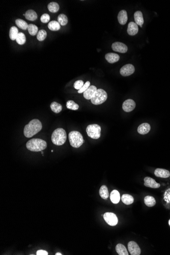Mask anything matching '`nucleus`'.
Segmentation results:
<instances>
[{
    "mask_svg": "<svg viewBox=\"0 0 170 255\" xmlns=\"http://www.w3.org/2000/svg\"><path fill=\"white\" fill-rule=\"evenodd\" d=\"M128 249L131 255H140L141 251L140 247L134 241L129 242L128 243Z\"/></svg>",
    "mask_w": 170,
    "mask_h": 255,
    "instance_id": "9",
    "label": "nucleus"
},
{
    "mask_svg": "<svg viewBox=\"0 0 170 255\" xmlns=\"http://www.w3.org/2000/svg\"><path fill=\"white\" fill-rule=\"evenodd\" d=\"M101 127L96 124L89 125L86 128L87 134L90 138L93 139L99 138L101 135Z\"/></svg>",
    "mask_w": 170,
    "mask_h": 255,
    "instance_id": "6",
    "label": "nucleus"
},
{
    "mask_svg": "<svg viewBox=\"0 0 170 255\" xmlns=\"http://www.w3.org/2000/svg\"><path fill=\"white\" fill-rule=\"evenodd\" d=\"M48 28L50 30L57 31L61 29V26L58 21L53 20L49 23Z\"/></svg>",
    "mask_w": 170,
    "mask_h": 255,
    "instance_id": "24",
    "label": "nucleus"
},
{
    "mask_svg": "<svg viewBox=\"0 0 170 255\" xmlns=\"http://www.w3.org/2000/svg\"><path fill=\"white\" fill-rule=\"evenodd\" d=\"M41 154H43V152L42 151H41Z\"/></svg>",
    "mask_w": 170,
    "mask_h": 255,
    "instance_id": "42",
    "label": "nucleus"
},
{
    "mask_svg": "<svg viewBox=\"0 0 170 255\" xmlns=\"http://www.w3.org/2000/svg\"><path fill=\"white\" fill-rule=\"evenodd\" d=\"M26 147L29 150L33 152H40L46 149L47 143L44 140L39 139H33L28 141Z\"/></svg>",
    "mask_w": 170,
    "mask_h": 255,
    "instance_id": "2",
    "label": "nucleus"
},
{
    "mask_svg": "<svg viewBox=\"0 0 170 255\" xmlns=\"http://www.w3.org/2000/svg\"><path fill=\"white\" fill-rule=\"evenodd\" d=\"M18 29L15 27H12L10 29L9 31V37L12 40H15L17 39V36L18 35Z\"/></svg>",
    "mask_w": 170,
    "mask_h": 255,
    "instance_id": "29",
    "label": "nucleus"
},
{
    "mask_svg": "<svg viewBox=\"0 0 170 255\" xmlns=\"http://www.w3.org/2000/svg\"><path fill=\"white\" fill-rule=\"evenodd\" d=\"M134 18L136 24L140 27H142L144 24V18H143V14L141 11H137L134 14Z\"/></svg>",
    "mask_w": 170,
    "mask_h": 255,
    "instance_id": "18",
    "label": "nucleus"
},
{
    "mask_svg": "<svg viewBox=\"0 0 170 255\" xmlns=\"http://www.w3.org/2000/svg\"><path fill=\"white\" fill-rule=\"evenodd\" d=\"M68 138L69 143L73 148H79L84 142V139L82 134L77 131H72L70 132L69 134Z\"/></svg>",
    "mask_w": 170,
    "mask_h": 255,
    "instance_id": "4",
    "label": "nucleus"
},
{
    "mask_svg": "<svg viewBox=\"0 0 170 255\" xmlns=\"http://www.w3.org/2000/svg\"><path fill=\"white\" fill-rule=\"evenodd\" d=\"M90 86V83L89 81H87L84 84V86H83L82 88H81V89H79L78 91L79 93H82L86 91L88 89V88H89Z\"/></svg>",
    "mask_w": 170,
    "mask_h": 255,
    "instance_id": "38",
    "label": "nucleus"
},
{
    "mask_svg": "<svg viewBox=\"0 0 170 255\" xmlns=\"http://www.w3.org/2000/svg\"><path fill=\"white\" fill-rule=\"evenodd\" d=\"M105 58L108 62L109 63H114L119 60L120 56L117 54L110 53L106 54Z\"/></svg>",
    "mask_w": 170,
    "mask_h": 255,
    "instance_id": "17",
    "label": "nucleus"
},
{
    "mask_svg": "<svg viewBox=\"0 0 170 255\" xmlns=\"http://www.w3.org/2000/svg\"><path fill=\"white\" fill-rule=\"evenodd\" d=\"M51 139L54 144L57 146H61L65 143L67 139V134L64 129L59 128L54 131Z\"/></svg>",
    "mask_w": 170,
    "mask_h": 255,
    "instance_id": "3",
    "label": "nucleus"
},
{
    "mask_svg": "<svg viewBox=\"0 0 170 255\" xmlns=\"http://www.w3.org/2000/svg\"><path fill=\"white\" fill-rule=\"evenodd\" d=\"M144 185L152 188H158L161 187L160 183H157L152 178L146 177L144 178Z\"/></svg>",
    "mask_w": 170,
    "mask_h": 255,
    "instance_id": "12",
    "label": "nucleus"
},
{
    "mask_svg": "<svg viewBox=\"0 0 170 255\" xmlns=\"http://www.w3.org/2000/svg\"><path fill=\"white\" fill-rule=\"evenodd\" d=\"M121 200L123 203L126 205H130L134 202V197L130 194H124L121 197Z\"/></svg>",
    "mask_w": 170,
    "mask_h": 255,
    "instance_id": "22",
    "label": "nucleus"
},
{
    "mask_svg": "<svg viewBox=\"0 0 170 255\" xmlns=\"http://www.w3.org/2000/svg\"><path fill=\"white\" fill-rule=\"evenodd\" d=\"M47 8L50 12L56 13L59 10L60 7L59 4L56 2H51L48 5Z\"/></svg>",
    "mask_w": 170,
    "mask_h": 255,
    "instance_id": "28",
    "label": "nucleus"
},
{
    "mask_svg": "<svg viewBox=\"0 0 170 255\" xmlns=\"http://www.w3.org/2000/svg\"><path fill=\"white\" fill-rule=\"evenodd\" d=\"M50 109H52V111L55 113H59L62 109V105H60V103L57 102H53L51 104H50Z\"/></svg>",
    "mask_w": 170,
    "mask_h": 255,
    "instance_id": "25",
    "label": "nucleus"
},
{
    "mask_svg": "<svg viewBox=\"0 0 170 255\" xmlns=\"http://www.w3.org/2000/svg\"><path fill=\"white\" fill-rule=\"evenodd\" d=\"M99 195L103 199H106L109 196V191L105 185H102L99 190Z\"/></svg>",
    "mask_w": 170,
    "mask_h": 255,
    "instance_id": "27",
    "label": "nucleus"
},
{
    "mask_svg": "<svg viewBox=\"0 0 170 255\" xmlns=\"http://www.w3.org/2000/svg\"><path fill=\"white\" fill-rule=\"evenodd\" d=\"M110 199L113 203H118L120 200V193L117 190H113L110 194Z\"/></svg>",
    "mask_w": 170,
    "mask_h": 255,
    "instance_id": "20",
    "label": "nucleus"
},
{
    "mask_svg": "<svg viewBox=\"0 0 170 255\" xmlns=\"http://www.w3.org/2000/svg\"><path fill=\"white\" fill-rule=\"evenodd\" d=\"M154 174L155 176L158 177L167 178L170 176V172L168 170L166 169L157 168L154 171Z\"/></svg>",
    "mask_w": 170,
    "mask_h": 255,
    "instance_id": "14",
    "label": "nucleus"
},
{
    "mask_svg": "<svg viewBox=\"0 0 170 255\" xmlns=\"http://www.w3.org/2000/svg\"><path fill=\"white\" fill-rule=\"evenodd\" d=\"M50 20V17L48 14L44 13L42 15L40 18V20L43 23H47Z\"/></svg>",
    "mask_w": 170,
    "mask_h": 255,
    "instance_id": "37",
    "label": "nucleus"
},
{
    "mask_svg": "<svg viewBox=\"0 0 170 255\" xmlns=\"http://www.w3.org/2000/svg\"><path fill=\"white\" fill-rule=\"evenodd\" d=\"M58 21L61 26H65L68 23L67 16L64 14H60L58 17Z\"/></svg>",
    "mask_w": 170,
    "mask_h": 255,
    "instance_id": "32",
    "label": "nucleus"
},
{
    "mask_svg": "<svg viewBox=\"0 0 170 255\" xmlns=\"http://www.w3.org/2000/svg\"><path fill=\"white\" fill-rule=\"evenodd\" d=\"M151 126L147 123H143L140 125L138 128V132L141 135H146L150 131Z\"/></svg>",
    "mask_w": 170,
    "mask_h": 255,
    "instance_id": "16",
    "label": "nucleus"
},
{
    "mask_svg": "<svg viewBox=\"0 0 170 255\" xmlns=\"http://www.w3.org/2000/svg\"><path fill=\"white\" fill-rule=\"evenodd\" d=\"M103 219L106 223L111 226H115L118 223V219L117 216L113 213H105L103 215Z\"/></svg>",
    "mask_w": 170,
    "mask_h": 255,
    "instance_id": "7",
    "label": "nucleus"
},
{
    "mask_svg": "<svg viewBox=\"0 0 170 255\" xmlns=\"http://www.w3.org/2000/svg\"><path fill=\"white\" fill-rule=\"evenodd\" d=\"M144 202L145 205L148 207H153L156 204V201L153 197L147 196L144 198Z\"/></svg>",
    "mask_w": 170,
    "mask_h": 255,
    "instance_id": "26",
    "label": "nucleus"
},
{
    "mask_svg": "<svg viewBox=\"0 0 170 255\" xmlns=\"http://www.w3.org/2000/svg\"><path fill=\"white\" fill-rule=\"evenodd\" d=\"M128 13L126 11L124 10L120 11L118 15V20L119 23H120V24L122 25H124V24H126V22L128 21Z\"/></svg>",
    "mask_w": 170,
    "mask_h": 255,
    "instance_id": "19",
    "label": "nucleus"
},
{
    "mask_svg": "<svg viewBox=\"0 0 170 255\" xmlns=\"http://www.w3.org/2000/svg\"><path fill=\"white\" fill-rule=\"evenodd\" d=\"M15 24L18 27L21 29H23L24 30H26L27 29H28V26H29L27 22L21 19H17L15 20Z\"/></svg>",
    "mask_w": 170,
    "mask_h": 255,
    "instance_id": "30",
    "label": "nucleus"
},
{
    "mask_svg": "<svg viewBox=\"0 0 170 255\" xmlns=\"http://www.w3.org/2000/svg\"><path fill=\"white\" fill-rule=\"evenodd\" d=\"M42 125L38 119H33L24 126V134L26 138H30L41 131Z\"/></svg>",
    "mask_w": 170,
    "mask_h": 255,
    "instance_id": "1",
    "label": "nucleus"
},
{
    "mask_svg": "<svg viewBox=\"0 0 170 255\" xmlns=\"http://www.w3.org/2000/svg\"><path fill=\"white\" fill-rule=\"evenodd\" d=\"M16 41H17V42L20 45L24 44L26 41V36L24 34L21 32H20L17 36Z\"/></svg>",
    "mask_w": 170,
    "mask_h": 255,
    "instance_id": "33",
    "label": "nucleus"
},
{
    "mask_svg": "<svg viewBox=\"0 0 170 255\" xmlns=\"http://www.w3.org/2000/svg\"><path fill=\"white\" fill-rule=\"evenodd\" d=\"M84 85V83L82 80H78L75 83L74 87L76 89L79 90V89H81V88H82Z\"/></svg>",
    "mask_w": 170,
    "mask_h": 255,
    "instance_id": "36",
    "label": "nucleus"
},
{
    "mask_svg": "<svg viewBox=\"0 0 170 255\" xmlns=\"http://www.w3.org/2000/svg\"><path fill=\"white\" fill-rule=\"evenodd\" d=\"M26 19L31 21H34L37 20V14L33 10H29L27 11L26 13L24 14Z\"/></svg>",
    "mask_w": 170,
    "mask_h": 255,
    "instance_id": "21",
    "label": "nucleus"
},
{
    "mask_svg": "<svg viewBox=\"0 0 170 255\" xmlns=\"http://www.w3.org/2000/svg\"><path fill=\"white\" fill-rule=\"evenodd\" d=\"M66 107L68 109H72L73 111H76L79 109V105L77 103H75L73 100H68L66 103Z\"/></svg>",
    "mask_w": 170,
    "mask_h": 255,
    "instance_id": "31",
    "label": "nucleus"
},
{
    "mask_svg": "<svg viewBox=\"0 0 170 255\" xmlns=\"http://www.w3.org/2000/svg\"><path fill=\"white\" fill-rule=\"evenodd\" d=\"M108 95L104 90L102 89H97L95 93L91 99V102L95 105H101L106 101Z\"/></svg>",
    "mask_w": 170,
    "mask_h": 255,
    "instance_id": "5",
    "label": "nucleus"
},
{
    "mask_svg": "<svg viewBox=\"0 0 170 255\" xmlns=\"http://www.w3.org/2000/svg\"><path fill=\"white\" fill-rule=\"evenodd\" d=\"M47 36V33L46 31L44 30H41L38 31L37 35V38L40 41H43L46 37Z\"/></svg>",
    "mask_w": 170,
    "mask_h": 255,
    "instance_id": "35",
    "label": "nucleus"
},
{
    "mask_svg": "<svg viewBox=\"0 0 170 255\" xmlns=\"http://www.w3.org/2000/svg\"><path fill=\"white\" fill-rule=\"evenodd\" d=\"M37 255H48V253L46 251H44V250H38L36 253Z\"/></svg>",
    "mask_w": 170,
    "mask_h": 255,
    "instance_id": "39",
    "label": "nucleus"
},
{
    "mask_svg": "<svg viewBox=\"0 0 170 255\" xmlns=\"http://www.w3.org/2000/svg\"><path fill=\"white\" fill-rule=\"evenodd\" d=\"M97 88L95 86H91L89 87V88H88V89L86 91L84 92V97L85 98L88 100L92 98L93 96L95 93L97 91Z\"/></svg>",
    "mask_w": 170,
    "mask_h": 255,
    "instance_id": "13",
    "label": "nucleus"
},
{
    "mask_svg": "<svg viewBox=\"0 0 170 255\" xmlns=\"http://www.w3.org/2000/svg\"><path fill=\"white\" fill-rule=\"evenodd\" d=\"M169 225H170V220H169Z\"/></svg>",
    "mask_w": 170,
    "mask_h": 255,
    "instance_id": "43",
    "label": "nucleus"
},
{
    "mask_svg": "<svg viewBox=\"0 0 170 255\" xmlns=\"http://www.w3.org/2000/svg\"><path fill=\"white\" fill-rule=\"evenodd\" d=\"M139 29L138 24L135 23L131 22L128 26V33L129 35L134 36L136 35L138 32Z\"/></svg>",
    "mask_w": 170,
    "mask_h": 255,
    "instance_id": "15",
    "label": "nucleus"
},
{
    "mask_svg": "<svg viewBox=\"0 0 170 255\" xmlns=\"http://www.w3.org/2000/svg\"><path fill=\"white\" fill-rule=\"evenodd\" d=\"M56 255H62V254L60 253H57L56 254H55Z\"/></svg>",
    "mask_w": 170,
    "mask_h": 255,
    "instance_id": "40",
    "label": "nucleus"
},
{
    "mask_svg": "<svg viewBox=\"0 0 170 255\" xmlns=\"http://www.w3.org/2000/svg\"><path fill=\"white\" fill-rule=\"evenodd\" d=\"M113 50L121 53H125L128 51V46L123 43L116 42L112 46Z\"/></svg>",
    "mask_w": 170,
    "mask_h": 255,
    "instance_id": "10",
    "label": "nucleus"
},
{
    "mask_svg": "<svg viewBox=\"0 0 170 255\" xmlns=\"http://www.w3.org/2000/svg\"><path fill=\"white\" fill-rule=\"evenodd\" d=\"M135 107V103L134 100L129 99L125 100L122 105V109L126 112H130L133 111Z\"/></svg>",
    "mask_w": 170,
    "mask_h": 255,
    "instance_id": "11",
    "label": "nucleus"
},
{
    "mask_svg": "<svg viewBox=\"0 0 170 255\" xmlns=\"http://www.w3.org/2000/svg\"><path fill=\"white\" fill-rule=\"evenodd\" d=\"M135 70V67L132 64H128L120 69V74L123 76H128L132 75Z\"/></svg>",
    "mask_w": 170,
    "mask_h": 255,
    "instance_id": "8",
    "label": "nucleus"
},
{
    "mask_svg": "<svg viewBox=\"0 0 170 255\" xmlns=\"http://www.w3.org/2000/svg\"><path fill=\"white\" fill-rule=\"evenodd\" d=\"M51 151H52V152H53L54 150H52Z\"/></svg>",
    "mask_w": 170,
    "mask_h": 255,
    "instance_id": "44",
    "label": "nucleus"
},
{
    "mask_svg": "<svg viewBox=\"0 0 170 255\" xmlns=\"http://www.w3.org/2000/svg\"><path fill=\"white\" fill-rule=\"evenodd\" d=\"M28 30L29 34L32 36H35L38 33V27L36 25L33 24H29Z\"/></svg>",
    "mask_w": 170,
    "mask_h": 255,
    "instance_id": "34",
    "label": "nucleus"
},
{
    "mask_svg": "<svg viewBox=\"0 0 170 255\" xmlns=\"http://www.w3.org/2000/svg\"><path fill=\"white\" fill-rule=\"evenodd\" d=\"M116 250L119 255H128L127 249L124 245L119 243L116 246Z\"/></svg>",
    "mask_w": 170,
    "mask_h": 255,
    "instance_id": "23",
    "label": "nucleus"
},
{
    "mask_svg": "<svg viewBox=\"0 0 170 255\" xmlns=\"http://www.w3.org/2000/svg\"><path fill=\"white\" fill-rule=\"evenodd\" d=\"M169 200L170 201V196H169Z\"/></svg>",
    "mask_w": 170,
    "mask_h": 255,
    "instance_id": "41",
    "label": "nucleus"
}]
</instances>
